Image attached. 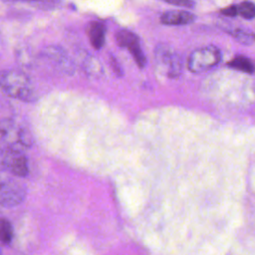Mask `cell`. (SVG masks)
Listing matches in <instances>:
<instances>
[{"mask_svg":"<svg viewBox=\"0 0 255 255\" xmlns=\"http://www.w3.org/2000/svg\"><path fill=\"white\" fill-rule=\"evenodd\" d=\"M0 88L9 97L32 102L36 99L35 91L29 79L16 70H4L0 72Z\"/></svg>","mask_w":255,"mask_h":255,"instance_id":"obj_2","label":"cell"},{"mask_svg":"<svg viewBox=\"0 0 255 255\" xmlns=\"http://www.w3.org/2000/svg\"><path fill=\"white\" fill-rule=\"evenodd\" d=\"M157 62L167 69V73L170 77L176 76L181 69L179 57L167 47H158L156 49Z\"/></svg>","mask_w":255,"mask_h":255,"instance_id":"obj_7","label":"cell"},{"mask_svg":"<svg viewBox=\"0 0 255 255\" xmlns=\"http://www.w3.org/2000/svg\"><path fill=\"white\" fill-rule=\"evenodd\" d=\"M234 37L237 39V41H240L241 43H244V44H250L251 42L250 36L245 31H242V30L235 31Z\"/></svg>","mask_w":255,"mask_h":255,"instance_id":"obj_14","label":"cell"},{"mask_svg":"<svg viewBox=\"0 0 255 255\" xmlns=\"http://www.w3.org/2000/svg\"><path fill=\"white\" fill-rule=\"evenodd\" d=\"M2 166L18 177L28 174V161L21 150H7L3 152Z\"/></svg>","mask_w":255,"mask_h":255,"instance_id":"obj_6","label":"cell"},{"mask_svg":"<svg viewBox=\"0 0 255 255\" xmlns=\"http://www.w3.org/2000/svg\"><path fill=\"white\" fill-rule=\"evenodd\" d=\"M13 238V228L9 220L0 218V243L9 244Z\"/></svg>","mask_w":255,"mask_h":255,"instance_id":"obj_11","label":"cell"},{"mask_svg":"<svg viewBox=\"0 0 255 255\" xmlns=\"http://www.w3.org/2000/svg\"><path fill=\"white\" fill-rule=\"evenodd\" d=\"M254 39H255V36H254Z\"/></svg>","mask_w":255,"mask_h":255,"instance_id":"obj_17","label":"cell"},{"mask_svg":"<svg viewBox=\"0 0 255 255\" xmlns=\"http://www.w3.org/2000/svg\"><path fill=\"white\" fill-rule=\"evenodd\" d=\"M221 13L225 16H229V17H234L238 14V6L237 5H230L227 6L223 9H221Z\"/></svg>","mask_w":255,"mask_h":255,"instance_id":"obj_15","label":"cell"},{"mask_svg":"<svg viewBox=\"0 0 255 255\" xmlns=\"http://www.w3.org/2000/svg\"><path fill=\"white\" fill-rule=\"evenodd\" d=\"M238 14L245 19H253L255 17V4L250 1L242 2L238 5Z\"/></svg>","mask_w":255,"mask_h":255,"instance_id":"obj_12","label":"cell"},{"mask_svg":"<svg viewBox=\"0 0 255 255\" xmlns=\"http://www.w3.org/2000/svg\"><path fill=\"white\" fill-rule=\"evenodd\" d=\"M25 185L3 166L0 167V205L13 207L20 204L26 197Z\"/></svg>","mask_w":255,"mask_h":255,"instance_id":"obj_3","label":"cell"},{"mask_svg":"<svg viewBox=\"0 0 255 255\" xmlns=\"http://www.w3.org/2000/svg\"><path fill=\"white\" fill-rule=\"evenodd\" d=\"M116 41L120 47L128 50L139 68H143L145 66L146 58L140 47L139 39L136 34L129 30H121L116 35Z\"/></svg>","mask_w":255,"mask_h":255,"instance_id":"obj_5","label":"cell"},{"mask_svg":"<svg viewBox=\"0 0 255 255\" xmlns=\"http://www.w3.org/2000/svg\"><path fill=\"white\" fill-rule=\"evenodd\" d=\"M106 26L99 21H92L87 26V34L92 46L101 49L106 41Z\"/></svg>","mask_w":255,"mask_h":255,"instance_id":"obj_9","label":"cell"},{"mask_svg":"<svg viewBox=\"0 0 255 255\" xmlns=\"http://www.w3.org/2000/svg\"><path fill=\"white\" fill-rule=\"evenodd\" d=\"M33 137L28 128L11 119L0 121V150H21L30 147Z\"/></svg>","mask_w":255,"mask_h":255,"instance_id":"obj_1","label":"cell"},{"mask_svg":"<svg viewBox=\"0 0 255 255\" xmlns=\"http://www.w3.org/2000/svg\"><path fill=\"white\" fill-rule=\"evenodd\" d=\"M195 20V15L184 10H169L160 16V22L163 25L179 26L188 25Z\"/></svg>","mask_w":255,"mask_h":255,"instance_id":"obj_8","label":"cell"},{"mask_svg":"<svg viewBox=\"0 0 255 255\" xmlns=\"http://www.w3.org/2000/svg\"><path fill=\"white\" fill-rule=\"evenodd\" d=\"M118 64H119V63L117 62V60L112 57V67H113V69H114V72L117 73V74H119V75H122V69H121V67H120Z\"/></svg>","mask_w":255,"mask_h":255,"instance_id":"obj_16","label":"cell"},{"mask_svg":"<svg viewBox=\"0 0 255 255\" xmlns=\"http://www.w3.org/2000/svg\"><path fill=\"white\" fill-rule=\"evenodd\" d=\"M168 4L180 6V7H187V8H193L195 6V3L192 0H161Z\"/></svg>","mask_w":255,"mask_h":255,"instance_id":"obj_13","label":"cell"},{"mask_svg":"<svg viewBox=\"0 0 255 255\" xmlns=\"http://www.w3.org/2000/svg\"><path fill=\"white\" fill-rule=\"evenodd\" d=\"M228 67L248 74H252L255 71V66L252 61L244 56H237L232 59L230 62H228Z\"/></svg>","mask_w":255,"mask_h":255,"instance_id":"obj_10","label":"cell"},{"mask_svg":"<svg viewBox=\"0 0 255 255\" xmlns=\"http://www.w3.org/2000/svg\"><path fill=\"white\" fill-rule=\"evenodd\" d=\"M220 60L219 49L214 46H206L190 53L187 59V68L192 73H202L217 66Z\"/></svg>","mask_w":255,"mask_h":255,"instance_id":"obj_4","label":"cell"},{"mask_svg":"<svg viewBox=\"0 0 255 255\" xmlns=\"http://www.w3.org/2000/svg\"><path fill=\"white\" fill-rule=\"evenodd\" d=\"M0 255H1V254H0Z\"/></svg>","mask_w":255,"mask_h":255,"instance_id":"obj_18","label":"cell"}]
</instances>
